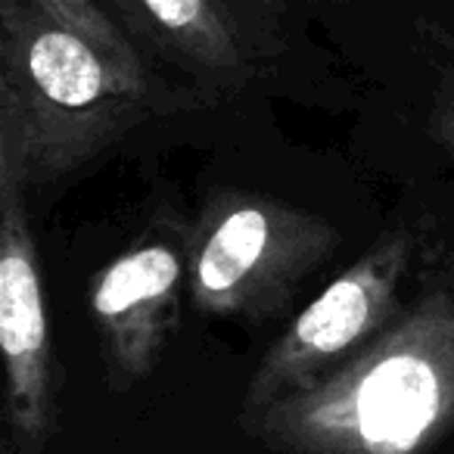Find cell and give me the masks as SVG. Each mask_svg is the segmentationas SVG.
I'll return each instance as SVG.
<instances>
[{
	"label": "cell",
	"mask_w": 454,
	"mask_h": 454,
	"mask_svg": "<svg viewBox=\"0 0 454 454\" xmlns=\"http://www.w3.org/2000/svg\"><path fill=\"white\" fill-rule=\"evenodd\" d=\"M255 414L286 454H417L454 417V296L427 302L352 361Z\"/></svg>",
	"instance_id": "6da1fadb"
},
{
	"label": "cell",
	"mask_w": 454,
	"mask_h": 454,
	"mask_svg": "<svg viewBox=\"0 0 454 454\" xmlns=\"http://www.w3.org/2000/svg\"><path fill=\"white\" fill-rule=\"evenodd\" d=\"M146 94L144 69L90 0H4L0 156L59 168Z\"/></svg>",
	"instance_id": "7a4b0ae2"
},
{
	"label": "cell",
	"mask_w": 454,
	"mask_h": 454,
	"mask_svg": "<svg viewBox=\"0 0 454 454\" xmlns=\"http://www.w3.org/2000/svg\"><path fill=\"white\" fill-rule=\"evenodd\" d=\"M404 268L408 240L395 234L336 278L262 361L249 389V408L259 411L311 386L336 358L377 333L395 309V286Z\"/></svg>",
	"instance_id": "3957f363"
},
{
	"label": "cell",
	"mask_w": 454,
	"mask_h": 454,
	"mask_svg": "<svg viewBox=\"0 0 454 454\" xmlns=\"http://www.w3.org/2000/svg\"><path fill=\"white\" fill-rule=\"evenodd\" d=\"M305 221L271 202L243 200L218 212L206 227L193 255V302L208 315H240L296 274L299 259L321 240V231L305 234Z\"/></svg>",
	"instance_id": "277c9868"
},
{
	"label": "cell",
	"mask_w": 454,
	"mask_h": 454,
	"mask_svg": "<svg viewBox=\"0 0 454 454\" xmlns=\"http://www.w3.org/2000/svg\"><path fill=\"white\" fill-rule=\"evenodd\" d=\"M0 342L7 358L10 411L22 435L47 427V311L35 240L22 202L26 175L10 156H0Z\"/></svg>",
	"instance_id": "5b68a950"
},
{
	"label": "cell",
	"mask_w": 454,
	"mask_h": 454,
	"mask_svg": "<svg viewBox=\"0 0 454 454\" xmlns=\"http://www.w3.org/2000/svg\"><path fill=\"white\" fill-rule=\"evenodd\" d=\"M184 262L165 243L119 255L97 278L90 309L113 361L125 377H140L156 361L177 309Z\"/></svg>",
	"instance_id": "8992f818"
},
{
	"label": "cell",
	"mask_w": 454,
	"mask_h": 454,
	"mask_svg": "<svg viewBox=\"0 0 454 454\" xmlns=\"http://www.w3.org/2000/svg\"><path fill=\"white\" fill-rule=\"evenodd\" d=\"M137 4L193 63L218 75H240L247 69L234 28L227 26L212 0H137Z\"/></svg>",
	"instance_id": "52a82bcc"
},
{
	"label": "cell",
	"mask_w": 454,
	"mask_h": 454,
	"mask_svg": "<svg viewBox=\"0 0 454 454\" xmlns=\"http://www.w3.org/2000/svg\"><path fill=\"white\" fill-rule=\"evenodd\" d=\"M253 4H259V7H268V10H274V7H280L284 0H253Z\"/></svg>",
	"instance_id": "ba28073f"
}]
</instances>
